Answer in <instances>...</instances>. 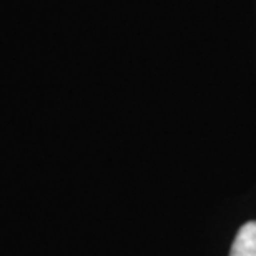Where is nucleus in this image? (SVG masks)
Wrapping results in <instances>:
<instances>
[{
    "instance_id": "nucleus-1",
    "label": "nucleus",
    "mask_w": 256,
    "mask_h": 256,
    "mask_svg": "<svg viewBox=\"0 0 256 256\" xmlns=\"http://www.w3.org/2000/svg\"><path fill=\"white\" fill-rule=\"evenodd\" d=\"M230 256H256V222H250L240 228Z\"/></svg>"
}]
</instances>
